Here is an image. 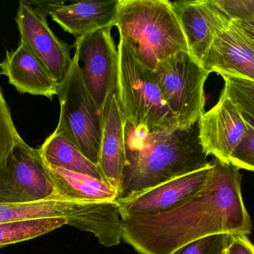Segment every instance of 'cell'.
I'll use <instances>...</instances> for the list:
<instances>
[{"label":"cell","instance_id":"cell-10","mask_svg":"<svg viewBox=\"0 0 254 254\" xmlns=\"http://www.w3.org/2000/svg\"><path fill=\"white\" fill-rule=\"evenodd\" d=\"M16 22L24 43L43 63L58 85L62 83L72 63L70 47L60 40L47 22V14L30 1H19Z\"/></svg>","mask_w":254,"mask_h":254},{"label":"cell","instance_id":"cell-13","mask_svg":"<svg viewBox=\"0 0 254 254\" xmlns=\"http://www.w3.org/2000/svg\"><path fill=\"white\" fill-rule=\"evenodd\" d=\"M211 169L212 166L169 180L128 199L116 201L121 216L158 214L180 207L204 187Z\"/></svg>","mask_w":254,"mask_h":254},{"label":"cell","instance_id":"cell-7","mask_svg":"<svg viewBox=\"0 0 254 254\" xmlns=\"http://www.w3.org/2000/svg\"><path fill=\"white\" fill-rule=\"evenodd\" d=\"M155 71L158 87L179 128L186 129L204 113V85L210 73L188 52H179L160 61Z\"/></svg>","mask_w":254,"mask_h":254},{"label":"cell","instance_id":"cell-21","mask_svg":"<svg viewBox=\"0 0 254 254\" xmlns=\"http://www.w3.org/2000/svg\"><path fill=\"white\" fill-rule=\"evenodd\" d=\"M228 96L243 115L254 122V82L249 79L222 75Z\"/></svg>","mask_w":254,"mask_h":254},{"label":"cell","instance_id":"cell-28","mask_svg":"<svg viewBox=\"0 0 254 254\" xmlns=\"http://www.w3.org/2000/svg\"><path fill=\"white\" fill-rule=\"evenodd\" d=\"M238 23L239 25H242V26L245 27V28H249L251 31H254V21L251 22H235Z\"/></svg>","mask_w":254,"mask_h":254},{"label":"cell","instance_id":"cell-18","mask_svg":"<svg viewBox=\"0 0 254 254\" xmlns=\"http://www.w3.org/2000/svg\"><path fill=\"white\" fill-rule=\"evenodd\" d=\"M48 169L58 198L93 203L116 202L119 198V191L104 180L58 167Z\"/></svg>","mask_w":254,"mask_h":254},{"label":"cell","instance_id":"cell-14","mask_svg":"<svg viewBox=\"0 0 254 254\" xmlns=\"http://www.w3.org/2000/svg\"><path fill=\"white\" fill-rule=\"evenodd\" d=\"M121 0L77 1H30L52 17L64 31L76 39L115 25Z\"/></svg>","mask_w":254,"mask_h":254},{"label":"cell","instance_id":"cell-6","mask_svg":"<svg viewBox=\"0 0 254 254\" xmlns=\"http://www.w3.org/2000/svg\"><path fill=\"white\" fill-rule=\"evenodd\" d=\"M57 95L61 113L55 131L65 136L89 161L98 166L103 111L86 88L76 53L68 74L58 85Z\"/></svg>","mask_w":254,"mask_h":254},{"label":"cell","instance_id":"cell-19","mask_svg":"<svg viewBox=\"0 0 254 254\" xmlns=\"http://www.w3.org/2000/svg\"><path fill=\"white\" fill-rule=\"evenodd\" d=\"M38 149L48 166L86 174L105 181L99 167L89 161L62 134L54 131Z\"/></svg>","mask_w":254,"mask_h":254},{"label":"cell","instance_id":"cell-8","mask_svg":"<svg viewBox=\"0 0 254 254\" xmlns=\"http://www.w3.org/2000/svg\"><path fill=\"white\" fill-rule=\"evenodd\" d=\"M58 198L39 149L22 138L0 164V203L25 204Z\"/></svg>","mask_w":254,"mask_h":254},{"label":"cell","instance_id":"cell-26","mask_svg":"<svg viewBox=\"0 0 254 254\" xmlns=\"http://www.w3.org/2000/svg\"><path fill=\"white\" fill-rule=\"evenodd\" d=\"M228 254H254V245L247 235H233L227 249Z\"/></svg>","mask_w":254,"mask_h":254},{"label":"cell","instance_id":"cell-22","mask_svg":"<svg viewBox=\"0 0 254 254\" xmlns=\"http://www.w3.org/2000/svg\"><path fill=\"white\" fill-rule=\"evenodd\" d=\"M20 138L0 89V164L7 158Z\"/></svg>","mask_w":254,"mask_h":254},{"label":"cell","instance_id":"cell-24","mask_svg":"<svg viewBox=\"0 0 254 254\" xmlns=\"http://www.w3.org/2000/svg\"><path fill=\"white\" fill-rule=\"evenodd\" d=\"M244 116L247 131L244 138L230 158L229 163L240 169L254 172V122Z\"/></svg>","mask_w":254,"mask_h":254},{"label":"cell","instance_id":"cell-23","mask_svg":"<svg viewBox=\"0 0 254 254\" xmlns=\"http://www.w3.org/2000/svg\"><path fill=\"white\" fill-rule=\"evenodd\" d=\"M233 235L216 234L195 240L172 254H223L231 243Z\"/></svg>","mask_w":254,"mask_h":254},{"label":"cell","instance_id":"cell-5","mask_svg":"<svg viewBox=\"0 0 254 254\" xmlns=\"http://www.w3.org/2000/svg\"><path fill=\"white\" fill-rule=\"evenodd\" d=\"M59 218L68 225L94 234L100 244L114 247L122 240V219L117 202H83L52 198L25 204L0 203V224Z\"/></svg>","mask_w":254,"mask_h":254},{"label":"cell","instance_id":"cell-9","mask_svg":"<svg viewBox=\"0 0 254 254\" xmlns=\"http://www.w3.org/2000/svg\"><path fill=\"white\" fill-rule=\"evenodd\" d=\"M112 28L98 30L76 39L74 43L85 85L102 111L119 81V51L112 37Z\"/></svg>","mask_w":254,"mask_h":254},{"label":"cell","instance_id":"cell-4","mask_svg":"<svg viewBox=\"0 0 254 254\" xmlns=\"http://www.w3.org/2000/svg\"><path fill=\"white\" fill-rule=\"evenodd\" d=\"M119 98L125 123L136 134L179 128L158 87L155 71L138 61L123 38L119 39Z\"/></svg>","mask_w":254,"mask_h":254},{"label":"cell","instance_id":"cell-17","mask_svg":"<svg viewBox=\"0 0 254 254\" xmlns=\"http://www.w3.org/2000/svg\"><path fill=\"white\" fill-rule=\"evenodd\" d=\"M0 74L8 79L20 93L42 95L52 99L58 93V85L38 58L19 43L16 50L7 51L0 63Z\"/></svg>","mask_w":254,"mask_h":254},{"label":"cell","instance_id":"cell-27","mask_svg":"<svg viewBox=\"0 0 254 254\" xmlns=\"http://www.w3.org/2000/svg\"><path fill=\"white\" fill-rule=\"evenodd\" d=\"M236 27L237 29L240 31L243 37H244L245 40H246L248 43L252 46V49L254 50V31H251L249 28H245V27L242 26V25H239L238 23L235 22H231Z\"/></svg>","mask_w":254,"mask_h":254},{"label":"cell","instance_id":"cell-11","mask_svg":"<svg viewBox=\"0 0 254 254\" xmlns=\"http://www.w3.org/2000/svg\"><path fill=\"white\" fill-rule=\"evenodd\" d=\"M171 4L190 55L202 67L215 39L231 21L215 0H185L171 1Z\"/></svg>","mask_w":254,"mask_h":254},{"label":"cell","instance_id":"cell-12","mask_svg":"<svg viewBox=\"0 0 254 254\" xmlns=\"http://www.w3.org/2000/svg\"><path fill=\"white\" fill-rule=\"evenodd\" d=\"M198 127L204 152L225 163H229L247 131L243 113L224 89L218 102L201 116Z\"/></svg>","mask_w":254,"mask_h":254},{"label":"cell","instance_id":"cell-3","mask_svg":"<svg viewBox=\"0 0 254 254\" xmlns=\"http://www.w3.org/2000/svg\"><path fill=\"white\" fill-rule=\"evenodd\" d=\"M114 26L138 61L153 71L173 54L189 52L171 1L121 0Z\"/></svg>","mask_w":254,"mask_h":254},{"label":"cell","instance_id":"cell-29","mask_svg":"<svg viewBox=\"0 0 254 254\" xmlns=\"http://www.w3.org/2000/svg\"><path fill=\"white\" fill-rule=\"evenodd\" d=\"M223 254H228V253H227V249L225 251V252H224Z\"/></svg>","mask_w":254,"mask_h":254},{"label":"cell","instance_id":"cell-16","mask_svg":"<svg viewBox=\"0 0 254 254\" xmlns=\"http://www.w3.org/2000/svg\"><path fill=\"white\" fill-rule=\"evenodd\" d=\"M202 67L210 74L216 73L254 82V50L231 22L215 39Z\"/></svg>","mask_w":254,"mask_h":254},{"label":"cell","instance_id":"cell-2","mask_svg":"<svg viewBox=\"0 0 254 254\" xmlns=\"http://www.w3.org/2000/svg\"><path fill=\"white\" fill-rule=\"evenodd\" d=\"M127 160L118 201L128 199L176 177L211 167L198 122L186 129L136 134L125 123Z\"/></svg>","mask_w":254,"mask_h":254},{"label":"cell","instance_id":"cell-15","mask_svg":"<svg viewBox=\"0 0 254 254\" xmlns=\"http://www.w3.org/2000/svg\"><path fill=\"white\" fill-rule=\"evenodd\" d=\"M126 160L125 120L119 103L117 86L107 97L103 108L102 137L98 167L104 180L118 191L122 183Z\"/></svg>","mask_w":254,"mask_h":254},{"label":"cell","instance_id":"cell-20","mask_svg":"<svg viewBox=\"0 0 254 254\" xmlns=\"http://www.w3.org/2000/svg\"><path fill=\"white\" fill-rule=\"evenodd\" d=\"M64 225H68V221L59 218L28 219L0 224V249L37 238Z\"/></svg>","mask_w":254,"mask_h":254},{"label":"cell","instance_id":"cell-25","mask_svg":"<svg viewBox=\"0 0 254 254\" xmlns=\"http://www.w3.org/2000/svg\"><path fill=\"white\" fill-rule=\"evenodd\" d=\"M231 22L254 21V0H215Z\"/></svg>","mask_w":254,"mask_h":254},{"label":"cell","instance_id":"cell-1","mask_svg":"<svg viewBox=\"0 0 254 254\" xmlns=\"http://www.w3.org/2000/svg\"><path fill=\"white\" fill-rule=\"evenodd\" d=\"M240 169L215 158L204 187L165 213L122 219V240L139 254H172L216 234L250 235V215L242 194Z\"/></svg>","mask_w":254,"mask_h":254}]
</instances>
